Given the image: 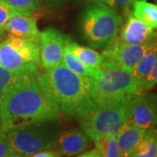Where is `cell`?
<instances>
[{"mask_svg":"<svg viewBox=\"0 0 157 157\" xmlns=\"http://www.w3.org/2000/svg\"><path fill=\"white\" fill-rule=\"evenodd\" d=\"M37 74V66L32 64L9 86L0 104V128L5 132L60 117L59 105L41 88Z\"/></svg>","mask_w":157,"mask_h":157,"instance_id":"1","label":"cell"},{"mask_svg":"<svg viewBox=\"0 0 157 157\" xmlns=\"http://www.w3.org/2000/svg\"><path fill=\"white\" fill-rule=\"evenodd\" d=\"M41 88L56 102L67 118L75 115L79 103L88 96V78L78 75L61 64L38 73Z\"/></svg>","mask_w":157,"mask_h":157,"instance_id":"2","label":"cell"},{"mask_svg":"<svg viewBox=\"0 0 157 157\" xmlns=\"http://www.w3.org/2000/svg\"><path fill=\"white\" fill-rule=\"evenodd\" d=\"M124 102H101L86 96L79 103L75 115L81 130L94 140L103 136L117 135L125 123L126 107Z\"/></svg>","mask_w":157,"mask_h":157,"instance_id":"3","label":"cell"},{"mask_svg":"<svg viewBox=\"0 0 157 157\" xmlns=\"http://www.w3.org/2000/svg\"><path fill=\"white\" fill-rule=\"evenodd\" d=\"M121 17L112 7L93 3L80 17V31L92 48H106L117 39Z\"/></svg>","mask_w":157,"mask_h":157,"instance_id":"4","label":"cell"},{"mask_svg":"<svg viewBox=\"0 0 157 157\" xmlns=\"http://www.w3.org/2000/svg\"><path fill=\"white\" fill-rule=\"evenodd\" d=\"M97 78H88V97L101 102H124L139 94L133 74L117 67H106Z\"/></svg>","mask_w":157,"mask_h":157,"instance_id":"5","label":"cell"},{"mask_svg":"<svg viewBox=\"0 0 157 157\" xmlns=\"http://www.w3.org/2000/svg\"><path fill=\"white\" fill-rule=\"evenodd\" d=\"M43 124H30L6 131L13 149L20 156H33L38 152L53 148L55 137Z\"/></svg>","mask_w":157,"mask_h":157,"instance_id":"6","label":"cell"},{"mask_svg":"<svg viewBox=\"0 0 157 157\" xmlns=\"http://www.w3.org/2000/svg\"><path fill=\"white\" fill-rule=\"evenodd\" d=\"M149 45H130L116 39L102 52L101 67H117L132 73Z\"/></svg>","mask_w":157,"mask_h":157,"instance_id":"7","label":"cell"},{"mask_svg":"<svg viewBox=\"0 0 157 157\" xmlns=\"http://www.w3.org/2000/svg\"><path fill=\"white\" fill-rule=\"evenodd\" d=\"M125 123L148 130L157 125V97L136 94L126 107Z\"/></svg>","mask_w":157,"mask_h":157,"instance_id":"8","label":"cell"},{"mask_svg":"<svg viewBox=\"0 0 157 157\" xmlns=\"http://www.w3.org/2000/svg\"><path fill=\"white\" fill-rule=\"evenodd\" d=\"M68 38L52 27L40 33L39 37V63L45 69L61 65L63 53Z\"/></svg>","mask_w":157,"mask_h":157,"instance_id":"9","label":"cell"},{"mask_svg":"<svg viewBox=\"0 0 157 157\" xmlns=\"http://www.w3.org/2000/svg\"><path fill=\"white\" fill-rule=\"evenodd\" d=\"M91 140L83 131L77 128L65 129L60 131L54 138L53 148L62 155H79L89 148Z\"/></svg>","mask_w":157,"mask_h":157,"instance_id":"10","label":"cell"},{"mask_svg":"<svg viewBox=\"0 0 157 157\" xmlns=\"http://www.w3.org/2000/svg\"><path fill=\"white\" fill-rule=\"evenodd\" d=\"M152 37L153 30L129 13L118 40L130 45H150Z\"/></svg>","mask_w":157,"mask_h":157,"instance_id":"11","label":"cell"},{"mask_svg":"<svg viewBox=\"0 0 157 157\" xmlns=\"http://www.w3.org/2000/svg\"><path fill=\"white\" fill-rule=\"evenodd\" d=\"M4 28L9 34L39 43L40 33L37 26V19L33 16L15 15L7 21Z\"/></svg>","mask_w":157,"mask_h":157,"instance_id":"12","label":"cell"},{"mask_svg":"<svg viewBox=\"0 0 157 157\" xmlns=\"http://www.w3.org/2000/svg\"><path fill=\"white\" fill-rule=\"evenodd\" d=\"M145 129L124 123L118 131L116 141L121 156H129L138 141L146 134Z\"/></svg>","mask_w":157,"mask_h":157,"instance_id":"13","label":"cell"},{"mask_svg":"<svg viewBox=\"0 0 157 157\" xmlns=\"http://www.w3.org/2000/svg\"><path fill=\"white\" fill-rule=\"evenodd\" d=\"M67 44L75 57L85 67H86L89 70L95 73L97 78L102 72L101 65L103 61V58L101 53L93 48L82 46L74 42H72L69 39Z\"/></svg>","mask_w":157,"mask_h":157,"instance_id":"14","label":"cell"},{"mask_svg":"<svg viewBox=\"0 0 157 157\" xmlns=\"http://www.w3.org/2000/svg\"><path fill=\"white\" fill-rule=\"evenodd\" d=\"M133 15L145 23L152 30L157 29V6L146 0H135L133 4Z\"/></svg>","mask_w":157,"mask_h":157,"instance_id":"15","label":"cell"},{"mask_svg":"<svg viewBox=\"0 0 157 157\" xmlns=\"http://www.w3.org/2000/svg\"><path fill=\"white\" fill-rule=\"evenodd\" d=\"M27 64L29 62L23 59L18 52L9 44L7 39L0 42V66L7 69L16 70Z\"/></svg>","mask_w":157,"mask_h":157,"instance_id":"16","label":"cell"},{"mask_svg":"<svg viewBox=\"0 0 157 157\" xmlns=\"http://www.w3.org/2000/svg\"><path fill=\"white\" fill-rule=\"evenodd\" d=\"M129 156L135 157H155L157 156L156 130L148 129L146 134L140 139L138 143L130 153Z\"/></svg>","mask_w":157,"mask_h":157,"instance_id":"17","label":"cell"},{"mask_svg":"<svg viewBox=\"0 0 157 157\" xmlns=\"http://www.w3.org/2000/svg\"><path fill=\"white\" fill-rule=\"evenodd\" d=\"M157 58V48L154 45H149L147 48L144 54L137 62L135 68L132 72L134 78L139 85L145 79L147 75L149 73L152 67Z\"/></svg>","mask_w":157,"mask_h":157,"instance_id":"18","label":"cell"},{"mask_svg":"<svg viewBox=\"0 0 157 157\" xmlns=\"http://www.w3.org/2000/svg\"><path fill=\"white\" fill-rule=\"evenodd\" d=\"M67 41V44H66L65 49H64L62 64H64L70 70H72L74 73H76L84 78H96L95 73L89 70L86 67H85L84 65L75 57L73 52L70 49V47L68 46Z\"/></svg>","mask_w":157,"mask_h":157,"instance_id":"19","label":"cell"},{"mask_svg":"<svg viewBox=\"0 0 157 157\" xmlns=\"http://www.w3.org/2000/svg\"><path fill=\"white\" fill-rule=\"evenodd\" d=\"M95 147L101 152L103 157H119L121 154L119 151L116 141V136L107 135L94 140Z\"/></svg>","mask_w":157,"mask_h":157,"instance_id":"20","label":"cell"},{"mask_svg":"<svg viewBox=\"0 0 157 157\" xmlns=\"http://www.w3.org/2000/svg\"><path fill=\"white\" fill-rule=\"evenodd\" d=\"M32 64L33 63H29L26 66L18 68V69H16V70L7 69V68L0 66V104L3 101V98L6 94V91L8 89L9 86L14 80V78Z\"/></svg>","mask_w":157,"mask_h":157,"instance_id":"21","label":"cell"},{"mask_svg":"<svg viewBox=\"0 0 157 157\" xmlns=\"http://www.w3.org/2000/svg\"><path fill=\"white\" fill-rule=\"evenodd\" d=\"M11 7L25 12L27 16H33L41 9L40 0H3Z\"/></svg>","mask_w":157,"mask_h":157,"instance_id":"22","label":"cell"},{"mask_svg":"<svg viewBox=\"0 0 157 157\" xmlns=\"http://www.w3.org/2000/svg\"><path fill=\"white\" fill-rule=\"evenodd\" d=\"M15 15H25V16H27L25 12L11 7L8 4H6L5 1L2 0L0 2V26L4 27V25L7 23V21L11 17H13Z\"/></svg>","mask_w":157,"mask_h":157,"instance_id":"23","label":"cell"},{"mask_svg":"<svg viewBox=\"0 0 157 157\" xmlns=\"http://www.w3.org/2000/svg\"><path fill=\"white\" fill-rule=\"evenodd\" d=\"M20 156V155L16 152L11 146L6 132L0 128V157Z\"/></svg>","mask_w":157,"mask_h":157,"instance_id":"24","label":"cell"},{"mask_svg":"<svg viewBox=\"0 0 157 157\" xmlns=\"http://www.w3.org/2000/svg\"><path fill=\"white\" fill-rule=\"evenodd\" d=\"M157 84V58L155 60V63L152 67L151 70L149 73L147 75L145 79L139 85L138 89H139V94L142 91H146L153 88L155 85Z\"/></svg>","mask_w":157,"mask_h":157,"instance_id":"25","label":"cell"},{"mask_svg":"<svg viewBox=\"0 0 157 157\" xmlns=\"http://www.w3.org/2000/svg\"><path fill=\"white\" fill-rule=\"evenodd\" d=\"M135 1V0H111L110 7H112L115 11L128 12Z\"/></svg>","mask_w":157,"mask_h":157,"instance_id":"26","label":"cell"},{"mask_svg":"<svg viewBox=\"0 0 157 157\" xmlns=\"http://www.w3.org/2000/svg\"><path fill=\"white\" fill-rule=\"evenodd\" d=\"M33 156L34 157H58L62 156V154L59 151H58L55 148H49V149H45L42 151L38 152Z\"/></svg>","mask_w":157,"mask_h":157,"instance_id":"27","label":"cell"},{"mask_svg":"<svg viewBox=\"0 0 157 157\" xmlns=\"http://www.w3.org/2000/svg\"><path fill=\"white\" fill-rule=\"evenodd\" d=\"M78 156L81 157H101V152L100 150L97 148V147H94V149H91L89 151H85L84 153H82L81 155H79Z\"/></svg>","mask_w":157,"mask_h":157,"instance_id":"28","label":"cell"},{"mask_svg":"<svg viewBox=\"0 0 157 157\" xmlns=\"http://www.w3.org/2000/svg\"><path fill=\"white\" fill-rule=\"evenodd\" d=\"M87 1L93 2V3H102V4L111 6V0H87Z\"/></svg>","mask_w":157,"mask_h":157,"instance_id":"29","label":"cell"},{"mask_svg":"<svg viewBox=\"0 0 157 157\" xmlns=\"http://www.w3.org/2000/svg\"><path fill=\"white\" fill-rule=\"evenodd\" d=\"M151 45H154V46H155L157 48V32L156 33H153Z\"/></svg>","mask_w":157,"mask_h":157,"instance_id":"30","label":"cell"},{"mask_svg":"<svg viewBox=\"0 0 157 157\" xmlns=\"http://www.w3.org/2000/svg\"><path fill=\"white\" fill-rule=\"evenodd\" d=\"M6 31L4 27L0 26V41H2L3 39L6 38Z\"/></svg>","mask_w":157,"mask_h":157,"instance_id":"31","label":"cell"},{"mask_svg":"<svg viewBox=\"0 0 157 157\" xmlns=\"http://www.w3.org/2000/svg\"><path fill=\"white\" fill-rule=\"evenodd\" d=\"M47 2H49L51 4H58V3H59V2H61L63 0H46Z\"/></svg>","mask_w":157,"mask_h":157,"instance_id":"32","label":"cell"},{"mask_svg":"<svg viewBox=\"0 0 157 157\" xmlns=\"http://www.w3.org/2000/svg\"><path fill=\"white\" fill-rule=\"evenodd\" d=\"M156 143H157V130H156Z\"/></svg>","mask_w":157,"mask_h":157,"instance_id":"33","label":"cell"},{"mask_svg":"<svg viewBox=\"0 0 157 157\" xmlns=\"http://www.w3.org/2000/svg\"><path fill=\"white\" fill-rule=\"evenodd\" d=\"M1 1H2V0H0V2H1Z\"/></svg>","mask_w":157,"mask_h":157,"instance_id":"34","label":"cell"}]
</instances>
